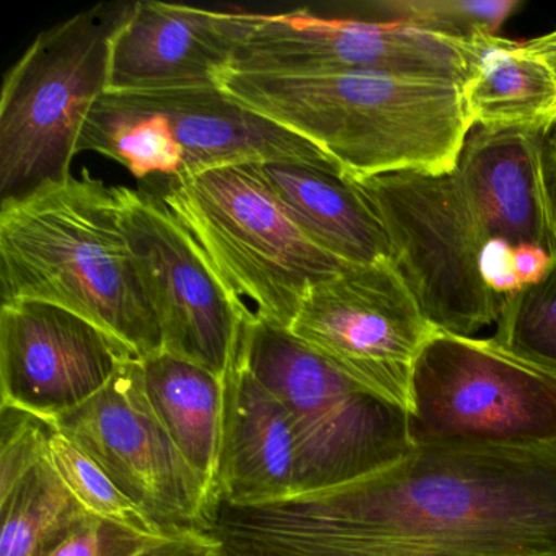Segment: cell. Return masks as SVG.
<instances>
[{"label":"cell","mask_w":556,"mask_h":556,"mask_svg":"<svg viewBox=\"0 0 556 556\" xmlns=\"http://www.w3.org/2000/svg\"><path fill=\"white\" fill-rule=\"evenodd\" d=\"M122 224L162 351L226 379L247 321L219 276L159 198L122 187Z\"/></svg>","instance_id":"cell-12"},{"label":"cell","mask_w":556,"mask_h":556,"mask_svg":"<svg viewBox=\"0 0 556 556\" xmlns=\"http://www.w3.org/2000/svg\"><path fill=\"white\" fill-rule=\"evenodd\" d=\"M256 167L302 232L328 255L344 265H369L392 256L382 220L343 172L288 162Z\"/></svg>","instance_id":"cell-18"},{"label":"cell","mask_w":556,"mask_h":556,"mask_svg":"<svg viewBox=\"0 0 556 556\" xmlns=\"http://www.w3.org/2000/svg\"><path fill=\"white\" fill-rule=\"evenodd\" d=\"M141 372L155 415L217 500L226 382L165 351L142 359Z\"/></svg>","instance_id":"cell-20"},{"label":"cell","mask_w":556,"mask_h":556,"mask_svg":"<svg viewBox=\"0 0 556 556\" xmlns=\"http://www.w3.org/2000/svg\"><path fill=\"white\" fill-rule=\"evenodd\" d=\"M226 73L320 76L370 73L462 86L468 73L457 41L376 18H325L311 11L237 12Z\"/></svg>","instance_id":"cell-10"},{"label":"cell","mask_w":556,"mask_h":556,"mask_svg":"<svg viewBox=\"0 0 556 556\" xmlns=\"http://www.w3.org/2000/svg\"><path fill=\"white\" fill-rule=\"evenodd\" d=\"M135 4H99L41 31L9 71L0 99L2 204L71 177L84 125L109 92L113 38Z\"/></svg>","instance_id":"cell-5"},{"label":"cell","mask_w":556,"mask_h":556,"mask_svg":"<svg viewBox=\"0 0 556 556\" xmlns=\"http://www.w3.org/2000/svg\"><path fill=\"white\" fill-rule=\"evenodd\" d=\"M543 172L556 219V118L542 132Z\"/></svg>","instance_id":"cell-28"},{"label":"cell","mask_w":556,"mask_h":556,"mask_svg":"<svg viewBox=\"0 0 556 556\" xmlns=\"http://www.w3.org/2000/svg\"><path fill=\"white\" fill-rule=\"evenodd\" d=\"M129 96L138 97L167 123L180 151L181 175L224 165L273 162L341 170L317 146L247 109L219 87Z\"/></svg>","instance_id":"cell-15"},{"label":"cell","mask_w":556,"mask_h":556,"mask_svg":"<svg viewBox=\"0 0 556 556\" xmlns=\"http://www.w3.org/2000/svg\"><path fill=\"white\" fill-rule=\"evenodd\" d=\"M152 539L157 536L89 516L47 556H131Z\"/></svg>","instance_id":"cell-26"},{"label":"cell","mask_w":556,"mask_h":556,"mask_svg":"<svg viewBox=\"0 0 556 556\" xmlns=\"http://www.w3.org/2000/svg\"><path fill=\"white\" fill-rule=\"evenodd\" d=\"M54 431V425L31 413L0 405V497L47 458Z\"/></svg>","instance_id":"cell-25"},{"label":"cell","mask_w":556,"mask_h":556,"mask_svg":"<svg viewBox=\"0 0 556 556\" xmlns=\"http://www.w3.org/2000/svg\"><path fill=\"white\" fill-rule=\"evenodd\" d=\"M493 340L556 377V255L540 281L506 299Z\"/></svg>","instance_id":"cell-23"},{"label":"cell","mask_w":556,"mask_h":556,"mask_svg":"<svg viewBox=\"0 0 556 556\" xmlns=\"http://www.w3.org/2000/svg\"><path fill=\"white\" fill-rule=\"evenodd\" d=\"M237 38V12L136 2L113 38L109 92L161 93L219 87Z\"/></svg>","instance_id":"cell-14"},{"label":"cell","mask_w":556,"mask_h":556,"mask_svg":"<svg viewBox=\"0 0 556 556\" xmlns=\"http://www.w3.org/2000/svg\"><path fill=\"white\" fill-rule=\"evenodd\" d=\"M131 556H223V545L211 532L178 530L149 540Z\"/></svg>","instance_id":"cell-27"},{"label":"cell","mask_w":556,"mask_h":556,"mask_svg":"<svg viewBox=\"0 0 556 556\" xmlns=\"http://www.w3.org/2000/svg\"><path fill=\"white\" fill-rule=\"evenodd\" d=\"M542 132L473 128L455 165L494 239L556 255V219L543 172Z\"/></svg>","instance_id":"cell-16"},{"label":"cell","mask_w":556,"mask_h":556,"mask_svg":"<svg viewBox=\"0 0 556 556\" xmlns=\"http://www.w3.org/2000/svg\"><path fill=\"white\" fill-rule=\"evenodd\" d=\"M413 444L556 442V377L493 338L435 330L416 359L408 413Z\"/></svg>","instance_id":"cell-8"},{"label":"cell","mask_w":556,"mask_h":556,"mask_svg":"<svg viewBox=\"0 0 556 556\" xmlns=\"http://www.w3.org/2000/svg\"><path fill=\"white\" fill-rule=\"evenodd\" d=\"M354 181L382 220L390 260L435 328L473 337L500 320L506 301L491 292L481 273L496 239L455 170Z\"/></svg>","instance_id":"cell-7"},{"label":"cell","mask_w":556,"mask_h":556,"mask_svg":"<svg viewBox=\"0 0 556 556\" xmlns=\"http://www.w3.org/2000/svg\"><path fill=\"white\" fill-rule=\"evenodd\" d=\"M164 532H210L217 500L155 415L141 361H129L89 402L53 422Z\"/></svg>","instance_id":"cell-11"},{"label":"cell","mask_w":556,"mask_h":556,"mask_svg":"<svg viewBox=\"0 0 556 556\" xmlns=\"http://www.w3.org/2000/svg\"><path fill=\"white\" fill-rule=\"evenodd\" d=\"M162 181L159 200L190 233L247 324L289 330L308 289L346 266L302 232L256 164Z\"/></svg>","instance_id":"cell-4"},{"label":"cell","mask_w":556,"mask_h":556,"mask_svg":"<svg viewBox=\"0 0 556 556\" xmlns=\"http://www.w3.org/2000/svg\"><path fill=\"white\" fill-rule=\"evenodd\" d=\"M135 354L87 318L40 301L2 302L0 405L53 425L102 392Z\"/></svg>","instance_id":"cell-13"},{"label":"cell","mask_w":556,"mask_h":556,"mask_svg":"<svg viewBox=\"0 0 556 556\" xmlns=\"http://www.w3.org/2000/svg\"><path fill=\"white\" fill-rule=\"evenodd\" d=\"M438 330L393 265H346L308 289L289 333L334 369L409 413L416 359Z\"/></svg>","instance_id":"cell-9"},{"label":"cell","mask_w":556,"mask_h":556,"mask_svg":"<svg viewBox=\"0 0 556 556\" xmlns=\"http://www.w3.org/2000/svg\"><path fill=\"white\" fill-rule=\"evenodd\" d=\"M48 460L90 516L118 523L142 535H168L119 490L90 455L58 429L48 444Z\"/></svg>","instance_id":"cell-24"},{"label":"cell","mask_w":556,"mask_h":556,"mask_svg":"<svg viewBox=\"0 0 556 556\" xmlns=\"http://www.w3.org/2000/svg\"><path fill=\"white\" fill-rule=\"evenodd\" d=\"M374 18L396 22L445 40H473L500 34L522 8L520 0H386L369 5Z\"/></svg>","instance_id":"cell-22"},{"label":"cell","mask_w":556,"mask_h":556,"mask_svg":"<svg viewBox=\"0 0 556 556\" xmlns=\"http://www.w3.org/2000/svg\"><path fill=\"white\" fill-rule=\"evenodd\" d=\"M462 47L468 73L460 93L471 129L548 128L556 118V76L526 41L484 35Z\"/></svg>","instance_id":"cell-19"},{"label":"cell","mask_w":556,"mask_h":556,"mask_svg":"<svg viewBox=\"0 0 556 556\" xmlns=\"http://www.w3.org/2000/svg\"><path fill=\"white\" fill-rule=\"evenodd\" d=\"M223 556H556V442L439 441L337 486L219 503Z\"/></svg>","instance_id":"cell-1"},{"label":"cell","mask_w":556,"mask_h":556,"mask_svg":"<svg viewBox=\"0 0 556 556\" xmlns=\"http://www.w3.org/2000/svg\"><path fill=\"white\" fill-rule=\"evenodd\" d=\"M0 556H47L90 516L45 458L0 497Z\"/></svg>","instance_id":"cell-21"},{"label":"cell","mask_w":556,"mask_h":556,"mask_svg":"<svg viewBox=\"0 0 556 556\" xmlns=\"http://www.w3.org/2000/svg\"><path fill=\"white\" fill-rule=\"evenodd\" d=\"M240 353L291 419L299 493L382 470L415 445L405 409L334 369L288 330L247 324Z\"/></svg>","instance_id":"cell-6"},{"label":"cell","mask_w":556,"mask_h":556,"mask_svg":"<svg viewBox=\"0 0 556 556\" xmlns=\"http://www.w3.org/2000/svg\"><path fill=\"white\" fill-rule=\"evenodd\" d=\"M242 341V340H240ZM224 396L217 504L255 506L299 493L291 419L237 351Z\"/></svg>","instance_id":"cell-17"},{"label":"cell","mask_w":556,"mask_h":556,"mask_svg":"<svg viewBox=\"0 0 556 556\" xmlns=\"http://www.w3.org/2000/svg\"><path fill=\"white\" fill-rule=\"evenodd\" d=\"M2 302L40 301L92 321L136 359L161 353L122 224V187L84 170L0 207Z\"/></svg>","instance_id":"cell-2"},{"label":"cell","mask_w":556,"mask_h":556,"mask_svg":"<svg viewBox=\"0 0 556 556\" xmlns=\"http://www.w3.org/2000/svg\"><path fill=\"white\" fill-rule=\"evenodd\" d=\"M527 48L542 58L556 76V30L526 41Z\"/></svg>","instance_id":"cell-29"},{"label":"cell","mask_w":556,"mask_h":556,"mask_svg":"<svg viewBox=\"0 0 556 556\" xmlns=\"http://www.w3.org/2000/svg\"><path fill=\"white\" fill-rule=\"evenodd\" d=\"M219 89L324 151L354 180L452 172L471 131L460 86L387 74L223 73Z\"/></svg>","instance_id":"cell-3"}]
</instances>
